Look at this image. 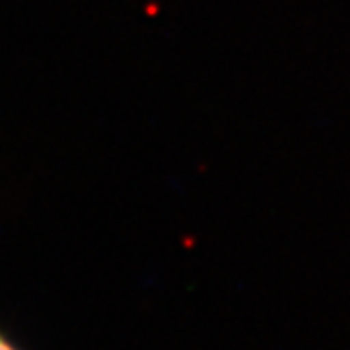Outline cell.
Here are the masks:
<instances>
[{
    "mask_svg": "<svg viewBox=\"0 0 350 350\" xmlns=\"http://www.w3.org/2000/svg\"><path fill=\"white\" fill-rule=\"evenodd\" d=\"M0 350H16V349H14L12 345H10V342H8L6 338L0 335Z\"/></svg>",
    "mask_w": 350,
    "mask_h": 350,
    "instance_id": "cell-1",
    "label": "cell"
}]
</instances>
